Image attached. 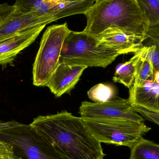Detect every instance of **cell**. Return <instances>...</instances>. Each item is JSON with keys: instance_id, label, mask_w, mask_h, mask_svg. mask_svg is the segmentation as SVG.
<instances>
[{"instance_id": "1", "label": "cell", "mask_w": 159, "mask_h": 159, "mask_svg": "<svg viewBox=\"0 0 159 159\" xmlns=\"http://www.w3.org/2000/svg\"><path fill=\"white\" fill-rule=\"evenodd\" d=\"M31 128L66 159H104L102 143L86 129L81 117L64 110L39 115Z\"/></svg>"}, {"instance_id": "2", "label": "cell", "mask_w": 159, "mask_h": 159, "mask_svg": "<svg viewBox=\"0 0 159 159\" xmlns=\"http://www.w3.org/2000/svg\"><path fill=\"white\" fill-rule=\"evenodd\" d=\"M87 25L83 31L95 37L109 29L143 39L148 23L138 0H97L84 14Z\"/></svg>"}, {"instance_id": "3", "label": "cell", "mask_w": 159, "mask_h": 159, "mask_svg": "<svg viewBox=\"0 0 159 159\" xmlns=\"http://www.w3.org/2000/svg\"><path fill=\"white\" fill-rule=\"evenodd\" d=\"M120 54L101 43L96 37L71 30L64 41L60 63L106 68Z\"/></svg>"}, {"instance_id": "4", "label": "cell", "mask_w": 159, "mask_h": 159, "mask_svg": "<svg viewBox=\"0 0 159 159\" xmlns=\"http://www.w3.org/2000/svg\"><path fill=\"white\" fill-rule=\"evenodd\" d=\"M67 23L48 27L33 65V84L46 87L60 63L64 41L70 32Z\"/></svg>"}, {"instance_id": "5", "label": "cell", "mask_w": 159, "mask_h": 159, "mask_svg": "<svg viewBox=\"0 0 159 159\" xmlns=\"http://www.w3.org/2000/svg\"><path fill=\"white\" fill-rule=\"evenodd\" d=\"M82 119L88 131L101 143L123 146L130 149L152 129L144 122L127 119Z\"/></svg>"}, {"instance_id": "6", "label": "cell", "mask_w": 159, "mask_h": 159, "mask_svg": "<svg viewBox=\"0 0 159 159\" xmlns=\"http://www.w3.org/2000/svg\"><path fill=\"white\" fill-rule=\"evenodd\" d=\"M0 141L20 151V159H66L38 135L30 125L0 132Z\"/></svg>"}, {"instance_id": "7", "label": "cell", "mask_w": 159, "mask_h": 159, "mask_svg": "<svg viewBox=\"0 0 159 159\" xmlns=\"http://www.w3.org/2000/svg\"><path fill=\"white\" fill-rule=\"evenodd\" d=\"M79 113L82 119H123L137 122L145 119L132 107L128 100L116 97L103 103L83 101L80 106Z\"/></svg>"}, {"instance_id": "8", "label": "cell", "mask_w": 159, "mask_h": 159, "mask_svg": "<svg viewBox=\"0 0 159 159\" xmlns=\"http://www.w3.org/2000/svg\"><path fill=\"white\" fill-rule=\"evenodd\" d=\"M46 25L37 26L0 39V65L13 62L21 51L34 42Z\"/></svg>"}, {"instance_id": "9", "label": "cell", "mask_w": 159, "mask_h": 159, "mask_svg": "<svg viewBox=\"0 0 159 159\" xmlns=\"http://www.w3.org/2000/svg\"><path fill=\"white\" fill-rule=\"evenodd\" d=\"M55 21L56 20L52 16H41L33 14H23L14 8L13 12L0 23V39Z\"/></svg>"}, {"instance_id": "10", "label": "cell", "mask_w": 159, "mask_h": 159, "mask_svg": "<svg viewBox=\"0 0 159 159\" xmlns=\"http://www.w3.org/2000/svg\"><path fill=\"white\" fill-rule=\"evenodd\" d=\"M88 67L70 63H59L46 87L56 97L70 93Z\"/></svg>"}, {"instance_id": "11", "label": "cell", "mask_w": 159, "mask_h": 159, "mask_svg": "<svg viewBox=\"0 0 159 159\" xmlns=\"http://www.w3.org/2000/svg\"><path fill=\"white\" fill-rule=\"evenodd\" d=\"M127 100L133 108L159 114V84L154 80H148L141 87L132 86Z\"/></svg>"}, {"instance_id": "12", "label": "cell", "mask_w": 159, "mask_h": 159, "mask_svg": "<svg viewBox=\"0 0 159 159\" xmlns=\"http://www.w3.org/2000/svg\"><path fill=\"white\" fill-rule=\"evenodd\" d=\"M95 37L101 43L117 51L120 55L135 54L141 48V41L138 38L128 35L116 29H108Z\"/></svg>"}, {"instance_id": "13", "label": "cell", "mask_w": 159, "mask_h": 159, "mask_svg": "<svg viewBox=\"0 0 159 159\" xmlns=\"http://www.w3.org/2000/svg\"><path fill=\"white\" fill-rule=\"evenodd\" d=\"M142 56L151 63L155 74L159 71V25L148 26L141 42Z\"/></svg>"}, {"instance_id": "14", "label": "cell", "mask_w": 159, "mask_h": 159, "mask_svg": "<svg viewBox=\"0 0 159 159\" xmlns=\"http://www.w3.org/2000/svg\"><path fill=\"white\" fill-rule=\"evenodd\" d=\"M57 2V0H17L13 5L20 13L52 16Z\"/></svg>"}, {"instance_id": "15", "label": "cell", "mask_w": 159, "mask_h": 159, "mask_svg": "<svg viewBox=\"0 0 159 159\" xmlns=\"http://www.w3.org/2000/svg\"><path fill=\"white\" fill-rule=\"evenodd\" d=\"M95 1L57 0L53 16L56 20L68 16L85 14L95 3Z\"/></svg>"}, {"instance_id": "16", "label": "cell", "mask_w": 159, "mask_h": 159, "mask_svg": "<svg viewBox=\"0 0 159 159\" xmlns=\"http://www.w3.org/2000/svg\"><path fill=\"white\" fill-rule=\"evenodd\" d=\"M141 55V52L139 50L129 60L119 65L113 76V81L123 84L127 87L130 88L135 79L136 62Z\"/></svg>"}, {"instance_id": "17", "label": "cell", "mask_w": 159, "mask_h": 159, "mask_svg": "<svg viewBox=\"0 0 159 159\" xmlns=\"http://www.w3.org/2000/svg\"><path fill=\"white\" fill-rule=\"evenodd\" d=\"M130 149V159H159V144L144 138Z\"/></svg>"}, {"instance_id": "18", "label": "cell", "mask_w": 159, "mask_h": 159, "mask_svg": "<svg viewBox=\"0 0 159 159\" xmlns=\"http://www.w3.org/2000/svg\"><path fill=\"white\" fill-rule=\"evenodd\" d=\"M154 73L151 63L145 57L142 56L141 53V56L135 65V79L133 86L141 87L148 80H154Z\"/></svg>"}, {"instance_id": "19", "label": "cell", "mask_w": 159, "mask_h": 159, "mask_svg": "<svg viewBox=\"0 0 159 159\" xmlns=\"http://www.w3.org/2000/svg\"><path fill=\"white\" fill-rule=\"evenodd\" d=\"M116 91L112 86L107 84L95 85L88 91L89 98L94 103H103L116 98Z\"/></svg>"}, {"instance_id": "20", "label": "cell", "mask_w": 159, "mask_h": 159, "mask_svg": "<svg viewBox=\"0 0 159 159\" xmlns=\"http://www.w3.org/2000/svg\"><path fill=\"white\" fill-rule=\"evenodd\" d=\"M148 26L159 25V0H138Z\"/></svg>"}, {"instance_id": "21", "label": "cell", "mask_w": 159, "mask_h": 159, "mask_svg": "<svg viewBox=\"0 0 159 159\" xmlns=\"http://www.w3.org/2000/svg\"><path fill=\"white\" fill-rule=\"evenodd\" d=\"M0 159H15L12 147L1 141H0Z\"/></svg>"}, {"instance_id": "22", "label": "cell", "mask_w": 159, "mask_h": 159, "mask_svg": "<svg viewBox=\"0 0 159 159\" xmlns=\"http://www.w3.org/2000/svg\"><path fill=\"white\" fill-rule=\"evenodd\" d=\"M144 119L149 120L159 126V114L149 112L142 108H134Z\"/></svg>"}, {"instance_id": "23", "label": "cell", "mask_w": 159, "mask_h": 159, "mask_svg": "<svg viewBox=\"0 0 159 159\" xmlns=\"http://www.w3.org/2000/svg\"><path fill=\"white\" fill-rule=\"evenodd\" d=\"M14 10L13 5L7 3L0 4V23H2Z\"/></svg>"}, {"instance_id": "24", "label": "cell", "mask_w": 159, "mask_h": 159, "mask_svg": "<svg viewBox=\"0 0 159 159\" xmlns=\"http://www.w3.org/2000/svg\"><path fill=\"white\" fill-rule=\"evenodd\" d=\"M23 125V124H21L15 120L7 121V122H3L0 120V132L9 129L21 127Z\"/></svg>"}, {"instance_id": "25", "label": "cell", "mask_w": 159, "mask_h": 159, "mask_svg": "<svg viewBox=\"0 0 159 159\" xmlns=\"http://www.w3.org/2000/svg\"><path fill=\"white\" fill-rule=\"evenodd\" d=\"M154 81L159 84V71L154 74Z\"/></svg>"}]
</instances>
